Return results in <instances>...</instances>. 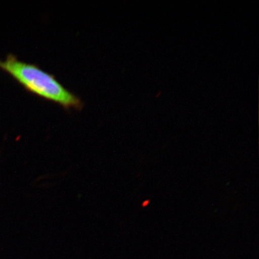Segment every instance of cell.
Masks as SVG:
<instances>
[{"label":"cell","instance_id":"1","mask_svg":"<svg viewBox=\"0 0 259 259\" xmlns=\"http://www.w3.org/2000/svg\"><path fill=\"white\" fill-rule=\"evenodd\" d=\"M0 68L35 96L66 110L80 111L83 108V103L79 97L65 88L53 74L45 72L36 64L24 62L15 55L9 54L5 61L0 60Z\"/></svg>","mask_w":259,"mask_h":259},{"label":"cell","instance_id":"2","mask_svg":"<svg viewBox=\"0 0 259 259\" xmlns=\"http://www.w3.org/2000/svg\"><path fill=\"white\" fill-rule=\"evenodd\" d=\"M150 203V201H149V200H147V201H145L143 203V206H147L148 204Z\"/></svg>","mask_w":259,"mask_h":259}]
</instances>
